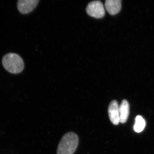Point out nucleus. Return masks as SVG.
Returning <instances> with one entry per match:
<instances>
[{
    "mask_svg": "<svg viewBox=\"0 0 154 154\" xmlns=\"http://www.w3.org/2000/svg\"><path fill=\"white\" fill-rule=\"evenodd\" d=\"M78 135L74 132H69L63 136L58 146L57 154H73L79 145Z\"/></svg>",
    "mask_w": 154,
    "mask_h": 154,
    "instance_id": "obj_1",
    "label": "nucleus"
},
{
    "mask_svg": "<svg viewBox=\"0 0 154 154\" xmlns=\"http://www.w3.org/2000/svg\"><path fill=\"white\" fill-rule=\"evenodd\" d=\"M2 63L6 70L12 74H19L24 69V61L17 54L11 53L6 54L3 58Z\"/></svg>",
    "mask_w": 154,
    "mask_h": 154,
    "instance_id": "obj_2",
    "label": "nucleus"
},
{
    "mask_svg": "<svg viewBox=\"0 0 154 154\" xmlns=\"http://www.w3.org/2000/svg\"><path fill=\"white\" fill-rule=\"evenodd\" d=\"M86 11L89 16L96 19L102 18L105 15V10L103 4L99 1H94L89 3Z\"/></svg>",
    "mask_w": 154,
    "mask_h": 154,
    "instance_id": "obj_3",
    "label": "nucleus"
},
{
    "mask_svg": "<svg viewBox=\"0 0 154 154\" xmlns=\"http://www.w3.org/2000/svg\"><path fill=\"white\" fill-rule=\"evenodd\" d=\"M38 2V0H20L17 3V8L21 14H28L35 8Z\"/></svg>",
    "mask_w": 154,
    "mask_h": 154,
    "instance_id": "obj_4",
    "label": "nucleus"
},
{
    "mask_svg": "<svg viewBox=\"0 0 154 154\" xmlns=\"http://www.w3.org/2000/svg\"><path fill=\"white\" fill-rule=\"evenodd\" d=\"M108 113L111 122L114 125L119 124V106L116 100L111 101L108 108Z\"/></svg>",
    "mask_w": 154,
    "mask_h": 154,
    "instance_id": "obj_5",
    "label": "nucleus"
},
{
    "mask_svg": "<svg viewBox=\"0 0 154 154\" xmlns=\"http://www.w3.org/2000/svg\"><path fill=\"white\" fill-rule=\"evenodd\" d=\"M105 8L109 14L115 15L119 13L121 9V1L120 0H106Z\"/></svg>",
    "mask_w": 154,
    "mask_h": 154,
    "instance_id": "obj_6",
    "label": "nucleus"
},
{
    "mask_svg": "<svg viewBox=\"0 0 154 154\" xmlns=\"http://www.w3.org/2000/svg\"><path fill=\"white\" fill-rule=\"evenodd\" d=\"M129 114V105L127 100L124 99L119 106V122L124 123L127 120Z\"/></svg>",
    "mask_w": 154,
    "mask_h": 154,
    "instance_id": "obj_7",
    "label": "nucleus"
},
{
    "mask_svg": "<svg viewBox=\"0 0 154 154\" xmlns=\"http://www.w3.org/2000/svg\"><path fill=\"white\" fill-rule=\"evenodd\" d=\"M135 122L134 129L135 132L140 133L144 129L146 125V122L144 119L141 116H137L136 117Z\"/></svg>",
    "mask_w": 154,
    "mask_h": 154,
    "instance_id": "obj_8",
    "label": "nucleus"
}]
</instances>
